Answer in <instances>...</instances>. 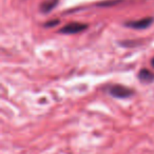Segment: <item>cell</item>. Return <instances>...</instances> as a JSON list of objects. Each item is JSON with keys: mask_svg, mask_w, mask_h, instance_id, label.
Returning <instances> with one entry per match:
<instances>
[{"mask_svg": "<svg viewBox=\"0 0 154 154\" xmlns=\"http://www.w3.org/2000/svg\"><path fill=\"white\" fill-rule=\"evenodd\" d=\"M109 93L116 98H128L133 95V91L120 85H114L109 89Z\"/></svg>", "mask_w": 154, "mask_h": 154, "instance_id": "6da1fadb", "label": "cell"}, {"mask_svg": "<svg viewBox=\"0 0 154 154\" xmlns=\"http://www.w3.org/2000/svg\"><path fill=\"white\" fill-rule=\"evenodd\" d=\"M87 29V24L80 23V22H71L63 26L60 30V33L63 34H78Z\"/></svg>", "mask_w": 154, "mask_h": 154, "instance_id": "7a4b0ae2", "label": "cell"}, {"mask_svg": "<svg viewBox=\"0 0 154 154\" xmlns=\"http://www.w3.org/2000/svg\"><path fill=\"white\" fill-rule=\"evenodd\" d=\"M152 22H153V18L147 17V18H143V19L135 20V21H128V22H126V26L131 29L143 30V29H147L148 26H150V24H151Z\"/></svg>", "mask_w": 154, "mask_h": 154, "instance_id": "3957f363", "label": "cell"}, {"mask_svg": "<svg viewBox=\"0 0 154 154\" xmlns=\"http://www.w3.org/2000/svg\"><path fill=\"white\" fill-rule=\"evenodd\" d=\"M138 78H139V80L143 82H151L154 80V74L150 70L143 69V70H140V72H139Z\"/></svg>", "mask_w": 154, "mask_h": 154, "instance_id": "277c9868", "label": "cell"}, {"mask_svg": "<svg viewBox=\"0 0 154 154\" xmlns=\"http://www.w3.org/2000/svg\"><path fill=\"white\" fill-rule=\"evenodd\" d=\"M58 0H45L40 5V10L42 13H49L57 5Z\"/></svg>", "mask_w": 154, "mask_h": 154, "instance_id": "5b68a950", "label": "cell"}, {"mask_svg": "<svg viewBox=\"0 0 154 154\" xmlns=\"http://www.w3.org/2000/svg\"><path fill=\"white\" fill-rule=\"evenodd\" d=\"M59 23V20H53V21H49L45 23V26H55L56 24Z\"/></svg>", "mask_w": 154, "mask_h": 154, "instance_id": "8992f818", "label": "cell"}, {"mask_svg": "<svg viewBox=\"0 0 154 154\" xmlns=\"http://www.w3.org/2000/svg\"><path fill=\"white\" fill-rule=\"evenodd\" d=\"M151 64H152V66H153V68H154V58L151 60Z\"/></svg>", "mask_w": 154, "mask_h": 154, "instance_id": "52a82bcc", "label": "cell"}]
</instances>
